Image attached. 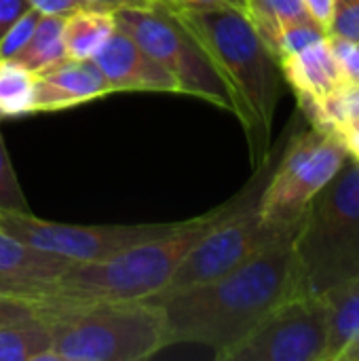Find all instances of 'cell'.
<instances>
[{"instance_id":"obj_1","label":"cell","mask_w":359,"mask_h":361,"mask_svg":"<svg viewBox=\"0 0 359 361\" xmlns=\"http://www.w3.org/2000/svg\"><path fill=\"white\" fill-rule=\"evenodd\" d=\"M298 222L300 218L233 271L180 292L146 298L165 313L167 347L199 345L222 360L277 305L294 296Z\"/></svg>"},{"instance_id":"obj_2","label":"cell","mask_w":359,"mask_h":361,"mask_svg":"<svg viewBox=\"0 0 359 361\" xmlns=\"http://www.w3.org/2000/svg\"><path fill=\"white\" fill-rule=\"evenodd\" d=\"M176 13L222 76L256 169L271 152V129L284 80L279 61L239 8H178Z\"/></svg>"},{"instance_id":"obj_3","label":"cell","mask_w":359,"mask_h":361,"mask_svg":"<svg viewBox=\"0 0 359 361\" xmlns=\"http://www.w3.org/2000/svg\"><path fill=\"white\" fill-rule=\"evenodd\" d=\"M229 201L209 214L180 222L171 233L135 243L110 258L70 262L38 296L40 305L133 302L161 294L188 250L224 216Z\"/></svg>"},{"instance_id":"obj_4","label":"cell","mask_w":359,"mask_h":361,"mask_svg":"<svg viewBox=\"0 0 359 361\" xmlns=\"http://www.w3.org/2000/svg\"><path fill=\"white\" fill-rule=\"evenodd\" d=\"M359 275V159L351 152L309 201L294 233V296L326 294Z\"/></svg>"},{"instance_id":"obj_5","label":"cell","mask_w":359,"mask_h":361,"mask_svg":"<svg viewBox=\"0 0 359 361\" xmlns=\"http://www.w3.org/2000/svg\"><path fill=\"white\" fill-rule=\"evenodd\" d=\"M40 313L51 322L57 361H142L167 349L165 313L150 300L40 305Z\"/></svg>"},{"instance_id":"obj_6","label":"cell","mask_w":359,"mask_h":361,"mask_svg":"<svg viewBox=\"0 0 359 361\" xmlns=\"http://www.w3.org/2000/svg\"><path fill=\"white\" fill-rule=\"evenodd\" d=\"M279 152H269V157L256 167L252 182L235 199L229 201V209L224 212V216L188 250L161 294L180 292L233 271L235 267L243 264L254 254L264 250L292 224L264 222L258 212L262 188L275 167Z\"/></svg>"},{"instance_id":"obj_7","label":"cell","mask_w":359,"mask_h":361,"mask_svg":"<svg viewBox=\"0 0 359 361\" xmlns=\"http://www.w3.org/2000/svg\"><path fill=\"white\" fill-rule=\"evenodd\" d=\"M116 27L154 57L178 82L180 93L201 97L222 110L233 112L231 93L190 27L169 6L121 8L114 13Z\"/></svg>"},{"instance_id":"obj_8","label":"cell","mask_w":359,"mask_h":361,"mask_svg":"<svg viewBox=\"0 0 359 361\" xmlns=\"http://www.w3.org/2000/svg\"><path fill=\"white\" fill-rule=\"evenodd\" d=\"M349 150L334 131L309 127L281 148L262 188L258 212L264 222L288 224L300 218L309 201L334 178Z\"/></svg>"},{"instance_id":"obj_9","label":"cell","mask_w":359,"mask_h":361,"mask_svg":"<svg viewBox=\"0 0 359 361\" xmlns=\"http://www.w3.org/2000/svg\"><path fill=\"white\" fill-rule=\"evenodd\" d=\"M174 224H63L34 216L32 212L0 209V231L17 241L70 262H95L110 258L135 243L171 233Z\"/></svg>"},{"instance_id":"obj_10","label":"cell","mask_w":359,"mask_h":361,"mask_svg":"<svg viewBox=\"0 0 359 361\" xmlns=\"http://www.w3.org/2000/svg\"><path fill=\"white\" fill-rule=\"evenodd\" d=\"M326 345V296L296 294L277 305L220 361H324Z\"/></svg>"},{"instance_id":"obj_11","label":"cell","mask_w":359,"mask_h":361,"mask_svg":"<svg viewBox=\"0 0 359 361\" xmlns=\"http://www.w3.org/2000/svg\"><path fill=\"white\" fill-rule=\"evenodd\" d=\"M284 80L296 93L298 106L311 127L324 131L328 108L347 89V82L332 55L328 38L309 44L307 49L288 55L279 61Z\"/></svg>"},{"instance_id":"obj_12","label":"cell","mask_w":359,"mask_h":361,"mask_svg":"<svg viewBox=\"0 0 359 361\" xmlns=\"http://www.w3.org/2000/svg\"><path fill=\"white\" fill-rule=\"evenodd\" d=\"M93 61L110 93H180L176 78L118 27L93 55Z\"/></svg>"},{"instance_id":"obj_13","label":"cell","mask_w":359,"mask_h":361,"mask_svg":"<svg viewBox=\"0 0 359 361\" xmlns=\"http://www.w3.org/2000/svg\"><path fill=\"white\" fill-rule=\"evenodd\" d=\"M34 112H59L110 95V87L93 59L63 57L34 72Z\"/></svg>"},{"instance_id":"obj_14","label":"cell","mask_w":359,"mask_h":361,"mask_svg":"<svg viewBox=\"0 0 359 361\" xmlns=\"http://www.w3.org/2000/svg\"><path fill=\"white\" fill-rule=\"evenodd\" d=\"M68 264L70 260L30 247L0 231V292L38 298Z\"/></svg>"},{"instance_id":"obj_15","label":"cell","mask_w":359,"mask_h":361,"mask_svg":"<svg viewBox=\"0 0 359 361\" xmlns=\"http://www.w3.org/2000/svg\"><path fill=\"white\" fill-rule=\"evenodd\" d=\"M328 345L324 361H339L341 353L359 338V275L328 290Z\"/></svg>"},{"instance_id":"obj_16","label":"cell","mask_w":359,"mask_h":361,"mask_svg":"<svg viewBox=\"0 0 359 361\" xmlns=\"http://www.w3.org/2000/svg\"><path fill=\"white\" fill-rule=\"evenodd\" d=\"M47 315L0 326V361H57Z\"/></svg>"},{"instance_id":"obj_17","label":"cell","mask_w":359,"mask_h":361,"mask_svg":"<svg viewBox=\"0 0 359 361\" xmlns=\"http://www.w3.org/2000/svg\"><path fill=\"white\" fill-rule=\"evenodd\" d=\"M114 13L83 6L63 17L66 55L74 59H93V55L114 34Z\"/></svg>"},{"instance_id":"obj_18","label":"cell","mask_w":359,"mask_h":361,"mask_svg":"<svg viewBox=\"0 0 359 361\" xmlns=\"http://www.w3.org/2000/svg\"><path fill=\"white\" fill-rule=\"evenodd\" d=\"M243 13L258 36L264 40V44L271 49V53L284 27L305 21H317L311 17L303 0H245Z\"/></svg>"},{"instance_id":"obj_19","label":"cell","mask_w":359,"mask_h":361,"mask_svg":"<svg viewBox=\"0 0 359 361\" xmlns=\"http://www.w3.org/2000/svg\"><path fill=\"white\" fill-rule=\"evenodd\" d=\"M63 57H68L63 47V17L40 15L30 40L13 59H17L30 72H38Z\"/></svg>"},{"instance_id":"obj_20","label":"cell","mask_w":359,"mask_h":361,"mask_svg":"<svg viewBox=\"0 0 359 361\" xmlns=\"http://www.w3.org/2000/svg\"><path fill=\"white\" fill-rule=\"evenodd\" d=\"M34 72L13 57H0V118L34 112Z\"/></svg>"},{"instance_id":"obj_21","label":"cell","mask_w":359,"mask_h":361,"mask_svg":"<svg viewBox=\"0 0 359 361\" xmlns=\"http://www.w3.org/2000/svg\"><path fill=\"white\" fill-rule=\"evenodd\" d=\"M328 38V32L322 23L317 21H305V23H294L288 25L279 32L275 44H273V55L277 61H281L288 55H294L303 49H307L313 42H320Z\"/></svg>"},{"instance_id":"obj_22","label":"cell","mask_w":359,"mask_h":361,"mask_svg":"<svg viewBox=\"0 0 359 361\" xmlns=\"http://www.w3.org/2000/svg\"><path fill=\"white\" fill-rule=\"evenodd\" d=\"M0 209L4 212H30V203L23 195L19 178L13 169L4 135L0 129Z\"/></svg>"},{"instance_id":"obj_23","label":"cell","mask_w":359,"mask_h":361,"mask_svg":"<svg viewBox=\"0 0 359 361\" xmlns=\"http://www.w3.org/2000/svg\"><path fill=\"white\" fill-rule=\"evenodd\" d=\"M328 36L359 42V0H336Z\"/></svg>"},{"instance_id":"obj_24","label":"cell","mask_w":359,"mask_h":361,"mask_svg":"<svg viewBox=\"0 0 359 361\" xmlns=\"http://www.w3.org/2000/svg\"><path fill=\"white\" fill-rule=\"evenodd\" d=\"M40 19V13L34 11V8H28L8 30L6 34L0 38V57H15L23 47L25 42L30 40L36 23Z\"/></svg>"},{"instance_id":"obj_25","label":"cell","mask_w":359,"mask_h":361,"mask_svg":"<svg viewBox=\"0 0 359 361\" xmlns=\"http://www.w3.org/2000/svg\"><path fill=\"white\" fill-rule=\"evenodd\" d=\"M328 44L332 49V55L339 63V70H341L347 87L359 85V42L328 36Z\"/></svg>"},{"instance_id":"obj_26","label":"cell","mask_w":359,"mask_h":361,"mask_svg":"<svg viewBox=\"0 0 359 361\" xmlns=\"http://www.w3.org/2000/svg\"><path fill=\"white\" fill-rule=\"evenodd\" d=\"M36 315H40L38 298H28V296L0 292V326L23 322V319L36 317Z\"/></svg>"},{"instance_id":"obj_27","label":"cell","mask_w":359,"mask_h":361,"mask_svg":"<svg viewBox=\"0 0 359 361\" xmlns=\"http://www.w3.org/2000/svg\"><path fill=\"white\" fill-rule=\"evenodd\" d=\"M152 2L176 8V11L178 8H222V6L243 11L245 6V0H152Z\"/></svg>"},{"instance_id":"obj_28","label":"cell","mask_w":359,"mask_h":361,"mask_svg":"<svg viewBox=\"0 0 359 361\" xmlns=\"http://www.w3.org/2000/svg\"><path fill=\"white\" fill-rule=\"evenodd\" d=\"M25 2L30 8L38 11L40 15H59V17H66L85 6L80 0H25Z\"/></svg>"},{"instance_id":"obj_29","label":"cell","mask_w":359,"mask_h":361,"mask_svg":"<svg viewBox=\"0 0 359 361\" xmlns=\"http://www.w3.org/2000/svg\"><path fill=\"white\" fill-rule=\"evenodd\" d=\"M28 8L25 0H0V38Z\"/></svg>"},{"instance_id":"obj_30","label":"cell","mask_w":359,"mask_h":361,"mask_svg":"<svg viewBox=\"0 0 359 361\" xmlns=\"http://www.w3.org/2000/svg\"><path fill=\"white\" fill-rule=\"evenodd\" d=\"M332 131L343 140V144L347 146V150H349L355 159H359V118L345 121V123L336 125Z\"/></svg>"},{"instance_id":"obj_31","label":"cell","mask_w":359,"mask_h":361,"mask_svg":"<svg viewBox=\"0 0 359 361\" xmlns=\"http://www.w3.org/2000/svg\"><path fill=\"white\" fill-rule=\"evenodd\" d=\"M89 8H99V11H110L116 13L121 8H135V6H150L152 0H80Z\"/></svg>"},{"instance_id":"obj_32","label":"cell","mask_w":359,"mask_h":361,"mask_svg":"<svg viewBox=\"0 0 359 361\" xmlns=\"http://www.w3.org/2000/svg\"><path fill=\"white\" fill-rule=\"evenodd\" d=\"M303 2H305L307 11L311 13V17L317 19L326 27V32H328L330 21H332V13H334V2L336 0H303Z\"/></svg>"},{"instance_id":"obj_33","label":"cell","mask_w":359,"mask_h":361,"mask_svg":"<svg viewBox=\"0 0 359 361\" xmlns=\"http://www.w3.org/2000/svg\"><path fill=\"white\" fill-rule=\"evenodd\" d=\"M339 361H359V338L358 341H353V343L341 353Z\"/></svg>"}]
</instances>
